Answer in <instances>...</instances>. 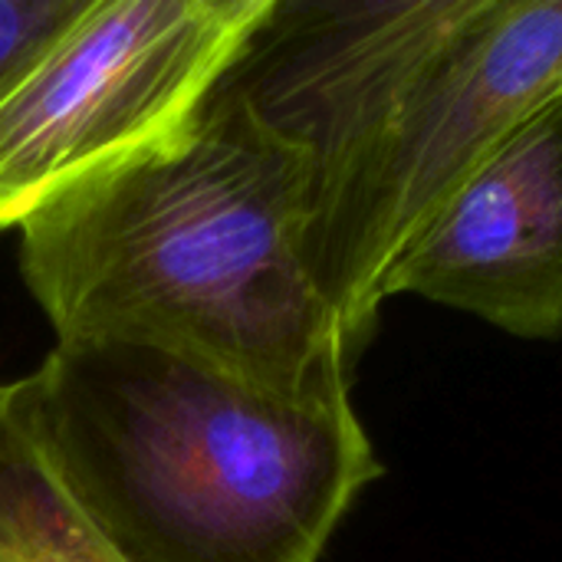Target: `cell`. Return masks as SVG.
<instances>
[{
	"label": "cell",
	"instance_id": "obj_2",
	"mask_svg": "<svg viewBox=\"0 0 562 562\" xmlns=\"http://www.w3.org/2000/svg\"><path fill=\"white\" fill-rule=\"evenodd\" d=\"M310 171L224 79L175 132L20 221L56 342L184 352L286 395L352 392L359 352L306 267Z\"/></svg>",
	"mask_w": 562,
	"mask_h": 562
},
{
	"label": "cell",
	"instance_id": "obj_5",
	"mask_svg": "<svg viewBox=\"0 0 562 562\" xmlns=\"http://www.w3.org/2000/svg\"><path fill=\"white\" fill-rule=\"evenodd\" d=\"M514 339H562V95L507 135L385 277Z\"/></svg>",
	"mask_w": 562,
	"mask_h": 562
},
{
	"label": "cell",
	"instance_id": "obj_3",
	"mask_svg": "<svg viewBox=\"0 0 562 562\" xmlns=\"http://www.w3.org/2000/svg\"><path fill=\"white\" fill-rule=\"evenodd\" d=\"M43 451L115 562H319L385 474L352 392L286 395L119 339L23 379Z\"/></svg>",
	"mask_w": 562,
	"mask_h": 562
},
{
	"label": "cell",
	"instance_id": "obj_4",
	"mask_svg": "<svg viewBox=\"0 0 562 562\" xmlns=\"http://www.w3.org/2000/svg\"><path fill=\"white\" fill-rule=\"evenodd\" d=\"M267 10L270 0H89L0 89V231L188 122Z\"/></svg>",
	"mask_w": 562,
	"mask_h": 562
},
{
	"label": "cell",
	"instance_id": "obj_1",
	"mask_svg": "<svg viewBox=\"0 0 562 562\" xmlns=\"http://www.w3.org/2000/svg\"><path fill=\"white\" fill-rule=\"evenodd\" d=\"M221 79L303 151L306 267L362 356L395 260L562 95V0H270Z\"/></svg>",
	"mask_w": 562,
	"mask_h": 562
},
{
	"label": "cell",
	"instance_id": "obj_6",
	"mask_svg": "<svg viewBox=\"0 0 562 562\" xmlns=\"http://www.w3.org/2000/svg\"><path fill=\"white\" fill-rule=\"evenodd\" d=\"M0 562H115L63 491L23 379L0 382Z\"/></svg>",
	"mask_w": 562,
	"mask_h": 562
}]
</instances>
